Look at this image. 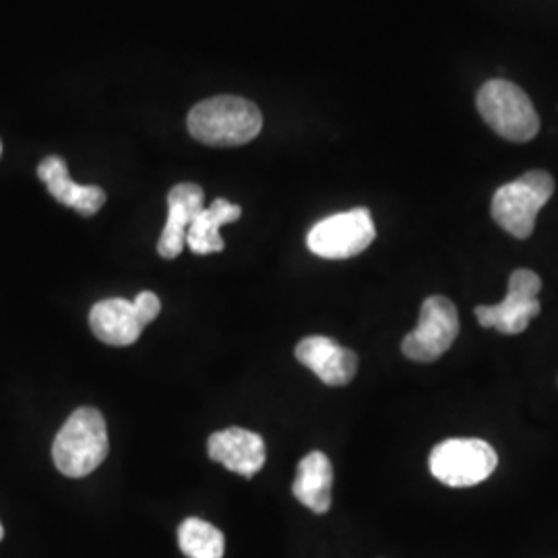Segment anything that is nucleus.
<instances>
[{"instance_id": "1", "label": "nucleus", "mask_w": 558, "mask_h": 558, "mask_svg": "<svg viewBox=\"0 0 558 558\" xmlns=\"http://www.w3.org/2000/svg\"><path fill=\"white\" fill-rule=\"evenodd\" d=\"M263 129L260 110L236 96L201 101L189 112V131L195 140L214 147H236L255 140Z\"/></svg>"}, {"instance_id": "2", "label": "nucleus", "mask_w": 558, "mask_h": 558, "mask_svg": "<svg viewBox=\"0 0 558 558\" xmlns=\"http://www.w3.org/2000/svg\"><path fill=\"white\" fill-rule=\"evenodd\" d=\"M108 451L110 440L106 420L96 408H80L60 428L52 445V459L60 474L85 478L100 468Z\"/></svg>"}, {"instance_id": "3", "label": "nucleus", "mask_w": 558, "mask_h": 558, "mask_svg": "<svg viewBox=\"0 0 558 558\" xmlns=\"http://www.w3.org/2000/svg\"><path fill=\"white\" fill-rule=\"evenodd\" d=\"M555 193V180L544 170H532L518 180L502 184L493 197V218L515 239H530L539 209Z\"/></svg>"}, {"instance_id": "4", "label": "nucleus", "mask_w": 558, "mask_h": 558, "mask_svg": "<svg viewBox=\"0 0 558 558\" xmlns=\"http://www.w3.org/2000/svg\"><path fill=\"white\" fill-rule=\"evenodd\" d=\"M478 110L502 140L525 143L538 135V112L527 94L511 81L484 83L478 94Z\"/></svg>"}, {"instance_id": "5", "label": "nucleus", "mask_w": 558, "mask_h": 558, "mask_svg": "<svg viewBox=\"0 0 558 558\" xmlns=\"http://www.w3.org/2000/svg\"><path fill=\"white\" fill-rule=\"evenodd\" d=\"M497 465L499 456L486 440H442L430 453L433 476L451 488L476 486L493 476Z\"/></svg>"}, {"instance_id": "6", "label": "nucleus", "mask_w": 558, "mask_h": 558, "mask_svg": "<svg viewBox=\"0 0 558 558\" xmlns=\"http://www.w3.org/2000/svg\"><path fill=\"white\" fill-rule=\"evenodd\" d=\"M377 236L368 209H352L315 223L306 236L311 253L323 259H350L366 251Z\"/></svg>"}, {"instance_id": "7", "label": "nucleus", "mask_w": 558, "mask_h": 558, "mask_svg": "<svg viewBox=\"0 0 558 558\" xmlns=\"http://www.w3.org/2000/svg\"><path fill=\"white\" fill-rule=\"evenodd\" d=\"M458 336L456 304L445 296H430L420 308L418 327L405 336L401 350L414 362H435L453 345Z\"/></svg>"}, {"instance_id": "8", "label": "nucleus", "mask_w": 558, "mask_h": 558, "mask_svg": "<svg viewBox=\"0 0 558 558\" xmlns=\"http://www.w3.org/2000/svg\"><path fill=\"white\" fill-rule=\"evenodd\" d=\"M542 279L530 269H518L509 279V292L497 306H478L476 317L482 327L497 329L507 336H518L538 317V294Z\"/></svg>"}, {"instance_id": "9", "label": "nucleus", "mask_w": 558, "mask_h": 558, "mask_svg": "<svg viewBox=\"0 0 558 558\" xmlns=\"http://www.w3.org/2000/svg\"><path fill=\"white\" fill-rule=\"evenodd\" d=\"M296 359L331 387L348 385L359 373V356L325 336L302 339L296 345Z\"/></svg>"}, {"instance_id": "10", "label": "nucleus", "mask_w": 558, "mask_h": 558, "mask_svg": "<svg viewBox=\"0 0 558 558\" xmlns=\"http://www.w3.org/2000/svg\"><path fill=\"white\" fill-rule=\"evenodd\" d=\"M207 453L214 461L244 478L259 474L267 459L265 440L244 428H228L214 433L207 440Z\"/></svg>"}, {"instance_id": "11", "label": "nucleus", "mask_w": 558, "mask_h": 558, "mask_svg": "<svg viewBox=\"0 0 558 558\" xmlns=\"http://www.w3.org/2000/svg\"><path fill=\"white\" fill-rule=\"evenodd\" d=\"M205 201L199 184L182 182L168 193V220L163 226L158 253L163 259H177L186 246V230L197 218Z\"/></svg>"}, {"instance_id": "12", "label": "nucleus", "mask_w": 558, "mask_h": 558, "mask_svg": "<svg viewBox=\"0 0 558 558\" xmlns=\"http://www.w3.org/2000/svg\"><path fill=\"white\" fill-rule=\"evenodd\" d=\"M89 325L96 338L114 348L133 345L145 329L133 300L124 299H106L94 304Z\"/></svg>"}, {"instance_id": "13", "label": "nucleus", "mask_w": 558, "mask_h": 558, "mask_svg": "<svg viewBox=\"0 0 558 558\" xmlns=\"http://www.w3.org/2000/svg\"><path fill=\"white\" fill-rule=\"evenodd\" d=\"M38 177L44 180V184L48 186L50 195L54 199L80 211L81 216H94L101 209V205L106 203V193L100 186H83L73 182L69 177V168L66 161L59 156H50L41 161L38 166Z\"/></svg>"}, {"instance_id": "14", "label": "nucleus", "mask_w": 558, "mask_h": 558, "mask_svg": "<svg viewBox=\"0 0 558 558\" xmlns=\"http://www.w3.org/2000/svg\"><path fill=\"white\" fill-rule=\"evenodd\" d=\"M331 488L333 468L325 453L313 451L300 461L292 493L304 507L319 515L327 513L331 509Z\"/></svg>"}, {"instance_id": "15", "label": "nucleus", "mask_w": 558, "mask_h": 558, "mask_svg": "<svg viewBox=\"0 0 558 558\" xmlns=\"http://www.w3.org/2000/svg\"><path fill=\"white\" fill-rule=\"evenodd\" d=\"M242 209L239 205L226 199H216L211 207H203L197 218L186 230V246L195 255H211L223 251V239L220 236L221 226L240 220Z\"/></svg>"}, {"instance_id": "16", "label": "nucleus", "mask_w": 558, "mask_h": 558, "mask_svg": "<svg viewBox=\"0 0 558 558\" xmlns=\"http://www.w3.org/2000/svg\"><path fill=\"white\" fill-rule=\"evenodd\" d=\"M179 546L186 558H221L226 553V538L209 521L189 518L180 523Z\"/></svg>"}, {"instance_id": "17", "label": "nucleus", "mask_w": 558, "mask_h": 558, "mask_svg": "<svg viewBox=\"0 0 558 558\" xmlns=\"http://www.w3.org/2000/svg\"><path fill=\"white\" fill-rule=\"evenodd\" d=\"M133 304H135L141 320H143L145 325H149L151 320L160 315L161 302L154 292H141L140 296L133 300Z\"/></svg>"}, {"instance_id": "18", "label": "nucleus", "mask_w": 558, "mask_h": 558, "mask_svg": "<svg viewBox=\"0 0 558 558\" xmlns=\"http://www.w3.org/2000/svg\"><path fill=\"white\" fill-rule=\"evenodd\" d=\"M4 538V530H2V523H0V539Z\"/></svg>"}, {"instance_id": "19", "label": "nucleus", "mask_w": 558, "mask_h": 558, "mask_svg": "<svg viewBox=\"0 0 558 558\" xmlns=\"http://www.w3.org/2000/svg\"><path fill=\"white\" fill-rule=\"evenodd\" d=\"M0 151H2V147H0Z\"/></svg>"}]
</instances>
